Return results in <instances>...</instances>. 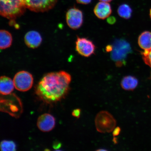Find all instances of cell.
<instances>
[{"instance_id": "24", "label": "cell", "mask_w": 151, "mask_h": 151, "mask_svg": "<svg viewBox=\"0 0 151 151\" xmlns=\"http://www.w3.org/2000/svg\"><path fill=\"white\" fill-rule=\"evenodd\" d=\"M99 1L102 2H104L107 3L109 2L112 1V0H99Z\"/></svg>"}, {"instance_id": "14", "label": "cell", "mask_w": 151, "mask_h": 151, "mask_svg": "<svg viewBox=\"0 0 151 151\" xmlns=\"http://www.w3.org/2000/svg\"><path fill=\"white\" fill-rule=\"evenodd\" d=\"M138 43L139 47L144 50H151V33L144 31L139 35Z\"/></svg>"}, {"instance_id": "18", "label": "cell", "mask_w": 151, "mask_h": 151, "mask_svg": "<svg viewBox=\"0 0 151 151\" xmlns=\"http://www.w3.org/2000/svg\"><path fill=\"white\" fill-rule=\"evenodd\" d=\"M141 54L143 61L147 65L150 66L151 68V50H144V52L141 53Z\"/></svg>"}, {"instance_id": "2", "label": "cell", "mask_w": 151, "mask_h": 151, "mask_svg": "<svg viewBox=\"0 0 151 151\" xmlns=\"http://www.w3.org/2000/svg\"><path fill=\"white\" fill-rule=\"evenodd\" d=\"M0 14L2 16L14 22L15 19L22 16L26 7L23 0H0Z\"/></svg>"}, {"instance_id": "4", "label": "cell", "mask_w": 151, "mask_h": 151, "mask_svg": "<svg viewBox=\"0 0 151 151\" xmlns=\"http://www.w3.org/2000/svg\"><path fill=\"white\" fill-rule=\"evenodd\" d=\"M95 125L97 131L102 133H110L116 128V122L112 115L107 111H101L96 116Z\"/></svg>"}, {"instance_id": "17", "label": "cell", "mask_w": 151, "mask_h": 151, "mask_svg": "<svg viewBox=\"0 0 151 151\" xmlns=\"http://www.w3.org/2000/svg\"><path fill=\"white\" fill-rule=\"evenodd\" d=\"M1 149L2 151H16V145L14 141L3 140L1 143Z\"/></svg>"}, {"instance_id": "13", "label": "cell", "mask_w": 151, "mask_h": 151, "mask_svg": "<svg viewBox=\"0 0 151 151\" xmlns=\"http://www.w3.org/2000/svg\"><path fill=\"white\" fill-rule=\"evenodd\" d=\"M138 84V80L135 77L127 76L122 78L121 82V86L124 90L133 91L137 87Z\"/></svg>"}, {"instance_id": "16", "label": "cell", "mask_w": 151, "mask_h": 151, "mask_svg": "<svg viewBox=\"0 0 151 151\" xmlns=\"http://www.w3.org/2000/svg\"><path fill=\"white\" fill-rule=\"evenodd\" d=\"M117 12L119 16L122 18L128 19L131 17L133 11L129 5L122 4L119 7Z\"/></svg>"}, {"instance_id": "21", "label": "cell", "mask_w": 151, "mask_h": 151, "mask_svg": "<svg viewBox=\"0 0 151 151\" xmlns=\"http://www.w3.org/2000/svg\"><path fill=\"white\" fill-rule=\"evenodd\" d=\"M77 2L83 4H88L91 2L92 0H76Z\"/></svg>"}, {"instance_id": "19", "label": "cell", "mask_w": 151, "mask_h": 151, "mask_svg": "<svg viewBox=\"0 0 151 151\" xmlns=\"http://www.w3.org/2000/svg\"><path fill=\"white\" fill-rule=\"evenodd\" d=\"M81 114V110L80 109H76L73 111L72 114L73 116L77 118H80Z\"/></svg>"}, {"instance_id": "6", "label": "cell", "mask_w": 151, "mask_h": 151, "mask_svg": "<svg viewBox=\"0 0 151 151\" xmlns=\"http://www.w3.org/2000/svg\"><path fill=\"white\" fill-rule=\"evenodd\" d=\"M26 8L36 12H43L52 9L58 0H23Z\"/></svg>"}, {"instance_id": "11", "label": "cell", "mask_w": 151, "mask_h": 151, "mask_svg": "<svg viewBox=\"0 0 151 151\" xmlns=\"http://www.w3.org/2000/svg\"><path fill=\"white\" fill-rule=\"evenodd\" d=\"M111 5L104 2H100L95 6L94 12L97 18L101 19H105L108 18L112 13Z\"/></svg>"}, {"instance_id": "26", "label": "cell", "mask_w": 151, "mask_h": 151, "mask_svg": "<svg viewBox=\"0 0 151 151\" xmlns=\"http://www.w3.org/2000/svg\"><path fill=\"white\" fill-rule=\"evenodd\" d=\"M150 17L151 19V9H150Z\"/></svg>"}, {"instance_id": "12", "label": "cell", "mask_w": 151, "mask_h": 151, "mask_svg": "<svg viewBox=\"0 0 151 151\" xmlns=\"http://www.w3.org/2000/svg\"><path fill=\"white\" fill-rule=\"evenodd\" d=\"M14 81L9 77L2 76L0 78V92L3 95L10 94L14 90Z\"/></svg>"}, {"instance_id": "23", "label": "cell", "mask_w": 151, "mask_h": 151, "mask_svg": "<svg viewBox=\"0 0 151 151\" xmlns=\"http://www.w3.org/2000/svg\"><path fill=\"white\" fill-rule=\"evenodd\" d=\"M112 50V45H109L106 47V51L107 52H111Z\"/></svg>"}, {"instance_id": "3", "label": "cell", "mask_w": 151, "mask_h": 151, "mask_svg": "<svg viewBox=\"0 0 151 151\" xmlns=\"http://www.w3.org/2000/svg\"><path fill=\"white\" fill-rule=\"evenodd\" d=\"M111 52V59L117 67H122L125 65L128 55L132 52L131 45L125 40H117L112 45V50Z\"/></svg>"}, {"instance_id": "10", "label": "cell", "mask_w": 151, "mask_h": 151, "mask_svg": "<svg viewBox=\"0 0 151 151\" xmlns=\"http://www.w3.org/2000/svg\"><path fill=\"white\" fill-rule=\"evenodd\" d=\"M25 44L29 48H35L40 46L42 38L37 32L32 31L28 32L24 37Z\"/></svg>"}, {"instance_id": "9", "label": "cell", "mask_w": 151, "mask_h": 151, "mask_svg": "<svg viewBox=\"0 0 151 151\" xmlns=\"http://www.w3.org/2000/svg\"><path fill=\"white\" fill-rule=\"evenodd\" d=\"M55 124V119L52 115L48 113L41 115L38 118L37 125L41 131L50 132L53 129Z\"/></svg>"}, {"instance_id": "8", "label": "cell", "mask_w": 151, "mask_h": 151, "mask_svg": "<svg viewBox=\"0 0 151 151\" xmlns=\"http://www.w3.org/2000/svg\"><path fill=\"white\" fill-rule=\"evenodd\" d=\"M66 19L68 26L73 29H79L83 22L82 11L76 8H71L68 11Z\"/></svg>"}, {"instance_id": "5", "label": "cell", "mask_w": 151, "mask_h": 151, "mask_svg": "<svg viewBox=\"0 0 151 151\" xmlns=\"http://www.w3.org/2000/svg\"><path fill=\"white\" fill-rule=\"evenodd\" d=\"M13 81L16 90L25 92L31 89L32 86L33 78L32 75L28 72L22 71L15 75Z\"/></svg>"}, {"instance_id": "20", "label": "cell", "mask_w": 151, "mask_h": 151, "mask_svg": "<svg viewBox=\"0 0 151 151\" xmlns=\"http://www.w3.org/2000/svg\"><path fill=\"white\" fill-rule=\"evenodd\" d=\"M121 128L120 127H117L115 128L113 131V135L114 137L117 136L120 133Z\"/></svg>"}, {"instance_id": "1", "label": "cell", "mask_w": 151, "mask_h": 151, "mask_svg": "<svg viewBox=\"0 0 151 151\" xmlns=\"http://www.w3.org/2000/svg\"><path fill=\"white\" fill-rule=\"evenodd\" d=\"M71 80V75L65 71L48 73L37 84L36 93L45 102H56L67 95Z\"/></svg>"}, {"instance_id": "25", "label": "cell", "mask_w": 151, "mask_h": 151, "mask_svg": "<svg viewBox=\"0 0 151 151\" xmlns=\"http://www.w3.org/2000/svg\"><path fill=\"white\" fill-rule=\"evenodd\" d=\"M97 150L100 151H107V150H106V149H99V150Z\"/></svg>"}, {"instance_id": "15", "label": "cell", "mask_w": 151, "mask_h": 151, "mask_svg": "<svg viewBox=\"0 0 151 151\" xmlns=\"http://www.w3.org/2000/svg\"><path fill=\"white\" fill-rule=\"evenodd\" d=\"M12 42V35L9 32L5 30L0 31V48L1 50L10 47Z\"/></svg>"}, {"instance_id": "22", "label": "cell", "mask_w": 151, "mask_h": 151, "mask_svg": "<svg viewBox=\"0 0 151 151\" xmlns=\"http://www.w3.org/2000/svg\"><path fill=\"white\" fill-rule=\"evenodd\" d=\"M116 19L115 18L113 17H111V18H109L107 21H108L109 23L113 24L116 22Z\"/></svg>"}, {"instance_id": "7", "label": "cell", "mask_w": 151, "mask_h": 151, "mask_svg": "<svg viewBox=\"0 0 151 151\" xmlns=\"http://www.w3.org/2000/svg\"><path fill=\"white\" fill-rule=\"evenodd\" d=\"M96 49L95 45L91 40L85 37H77L76 49L81 56L89 57L94 53Z\"/></svg>"}]
</instances>
